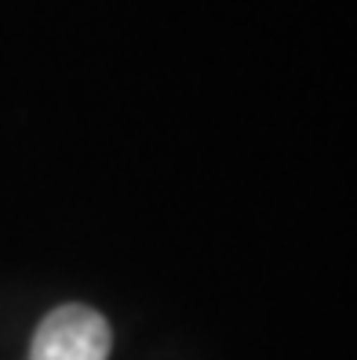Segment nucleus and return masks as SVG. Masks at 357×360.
Instances as JSON below:
<instances>
[{
	"mask_svg": "<svg viewBox=\"0 0 357 360\" xmlns=\"http://www.w3.org/2000/svg\"><path fill=\"white\" fill-rule=\"evenodd\" d=\"M113 335L106 316L88 306H58L40 321L30 360H110Z\"/></svg>",
	"mask_w": 357,
	"mask_h": 360,
	"instance_id": "nucleus-1",
	"label": "nucleus"
}]
</instances>
